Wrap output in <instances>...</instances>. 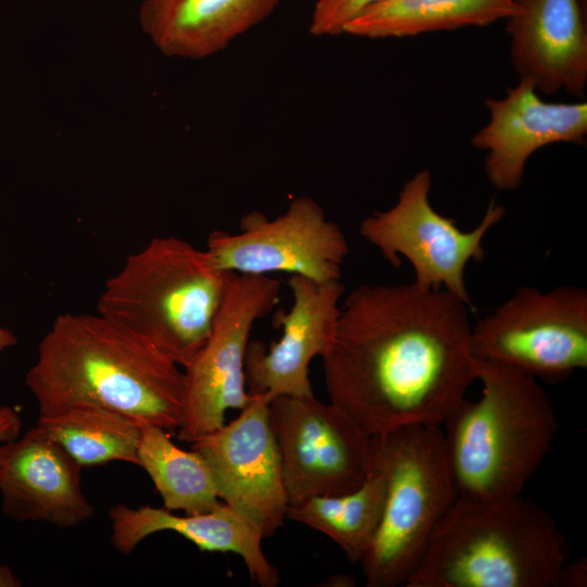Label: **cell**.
Masks as SVG:
<instances>
[{
  "label": "cell",
  "instance_id": "obj_7",
  "mask_svg": "<svg viewBox=\"0 0 587 587\" xmlns=\"http://www.w3.org/2000/svg\"><path fill=\"white\" fill-rule=\"evenodd\" d=\"M476 359L555 384L587 367V290L521 286L471 329Z\"/></svg>",
  "mask_w": 587,
  "mask_h": 587
},
{
  "label": "cell",
  "instance_id": "obj_26",
  "mask_svg": "<svg viewBox=\"0 0 587 587\" xmlns=\"http://www.w3.org/2000/svg\"><path fill=\"white\" fill-rule=\"evenodd\" d=\"M20 580L12 574L10 569L0 565V586H20Z\"/></svg>",
  "mask_w": 587,
  "mask_h": 587
},
{
  "label": "cell",
  "instance_id": "obj_5",
  "mask_svg": "<svg viewBox=\"0 0 587 587\" xmlns=\"http://www.w3.org/2000/svg\"><path fill=\"white\" fill-rule=\"evenodd\" d=\"M233 274L184 239L155 237L107 280L97 313L184 367L208 339Z\"/></svg>",
  "mask_w": 587,
  "mask_h": 587
},
{
  "label": "cell",
  "instance_id": "obj_16",
  "mask_svg": "<svg viewBox=\"0 0 587 587\" xmlns=\"http://www.w3.org/2000/svg\"><path fill=\"white\" fill-rule=\"evenodd\" d=\"M507 21L512 66L537 91L582 98L587 84V33L578 0H516Z\"/></svg>",
  "mask_w": 587,
  "mask_h": 587
},
{
  "label": "cell",
  "instance_id": "obj_25",
  "mask_svg": "<svg viewBox=\"0 0 587 587\" xmlns=\"http://www.w3.org/2000/svg\"><path fill=\"white\" fill-rule=\"evenodd\" d=\"M21 426L22 421L13 409L10 407L0 408V442L17 438Z\"/></svg>",
  "mask_w": 587,
  "mask_h": 587
},
{
  "label": "cell",
  "instance_id": "obj_20",
  "mask_svg": "<svg viewBox=\"0 0 587 587\" xmlns=\"http://www.w3.org/2000/svg\"><path fill=\"white\" fill-rule=\"evenodd\" d=\"M36 425L82 466L113 461L139 465L137 449L141 425L116 411L76 403L39 415Z\"/></svg>",
  "mask_w": 587,
  "mask_h": 587
},
{
  "label": "cell",
  "instance_id": "obj_15",
  "mask_svg": "<svg viewBox=\"0 0 587 587\" xmlns=\"http://www.w3.org/2000/svg\"><path fill=\"white\" fill-rule=\"evenodd\" d=\"M82 465L37 425L0 445L2 510L17 521L68 528L95 514L82 489Z\"/></svg>",
  "mask_w": 587,
  "mask_h": 587
},
{
  "label": "cell",
  "instance_id": "obj_6",
  "mask_svg": "<svg viewBox=\"0 0 587 587\" xmlns=\"http://www.w3.org/2000/svg\"><path fill=\"white\" fill-rule=\"evenodd\" d=\"M385 478L376 532L360 564L367 587L405 586L459 497L440 426L410 425L371 437Z\"/></svg>",
  "mask_w": 587,
  "mask_h": 587
},
{
  "label": "cell",
  "instance_id": "obj_14",
  "mask_svg": "<svg viewBox=\"0 0 587 587\" xmlns=\"http://www.w3.org/2000/svg\"><path fill=\"white\" fill-rule=\"evenodd\" d=\"M489 121L472 138L486 151L484 170L498 190H513L523 180L528 159L557 143H586L587 103L544 101L532 83L521 79L503 98L485 100Z\"/></svg>",
  "mask_w": 587,
  "mask_h": 587
},
{
  "label": "cell",
  "instance_id": "obj_27",
  "mask_svg": "<svg viewBox=\"0 0 587 587\" xmlns=\"http://www.w3.org/2000/svg\"><path fill=\"white\" fill-rule=\"evenodd\" d=\"M17 339L12 332L7 328L0 327V352L8 347L16 345Z\"/></svg>",
  "mask_w": 587,
  "mask_h": 587
},
{
  "label": "cell",
  "instance_id": "obj_11",
  "mask_svg": "<svg viewBox=\"0 0 587 587\" xmlns=\"http://www.w3.org/2000/svg\"><path fill=\"white\" fill-rule=\"evenodd\" d=\"M270 420L282 460L288 505L358 488L371 467V437L333 403L314 395L277 396Z\"/></svg>",
  "mask_w": 587,
  "mask_h": 587
},
{
  "label": "cell",
  "instance_id": "obj_23",
  "mask_svg": "<svg viewBox=\"0 0 587 587\" xmlns=\"http://www.w3.org/2000/svg\"><path fill=\"white\" fill-rule=\"evenodd\" d=\"M382 1L385 0H316L309 32L316 37L344 34L347 24Z\"/></svg>",
  "mask_w": 587,
  "mask_h": 587
},
{
  "label": "cell",
  "instance_id": "obj_21",
  "mask_svg": "<svg viewBox=\"0 0 587 587\" xmlns=\"http://www.w3.org/2000/svg\"><path fill=\"white\" fill-rule=\"evenodd\" d=\"M385 498V478L371 458L364 482L354 490L314 496L288 505L286 516L335 541L347 560L360 563L378 526Z\"/></svg>",
  "mask_w": 587,
  "mask_h": 587
},
{
  "label": "cell",
  "instance_id": "obj_19",
  "mask_svg": "<svg viewBox=\"0 0 587 587\" xmlns=\"http://www.w3.org/2000/svg\"><path fill=\"white\" fill-rule=\"evenodd\" d=\"M516 9V0H385L347 24L344 34L376 39L486 26Z\"/></svg>",
  "mask_w": 587,
  "mask_h": 587
},
{
  "label": "cell",
  "instance_id": "obj_13",
  "mask_svg": "<svg viewBox=\"0 0 587 587\" xmlns=\"http://www.w3.org/2000/svg\"><path fill=\"white\" fill-rule=\"evenodd\" d=\"M288 287L292 303L273 317L274 326L282 329L279 340L268 348L261 340L248 344L245 374L250 395L312 396L309 365L334 340L345 292L341 282L317 283L290 275Z\"/></svg>",
  "mask_w": 587,
  "mask_h": 587
},
{
  "label": "cell",
  "instance_id": "obj_17",
  "mask_svg": "<svg viewBox=\"0 0 587 587\" xmlns=\"http://www.w3.org/2000/svg\"><path fill=\"white\" fill-rule=\"evenodd\" d=\"M109 519L111 542L124 555H129L148 536L170 530L193 542L201 551L238 554L251 579L261 587L279 584L277 569L263 553L261 532L223 501L209 512L186 515H176L166 508L133 509L117 503L110 508Z\"/></svg>",
  "mask_w": 587,
  "mask_h": 587
},
{
  "label": "cell",
  "instance_id": "obj_10",
  "mask_svg": "<svg viewBox=\"0 0 587 587\" xmlns=\"http://www.w3.org/2000/svg\"><path fill=\"white\" fill-rule=\"evenodd\" d=\"M204 250L222 271L280 272L327 283L340 280L350 248L341 228L326 217L322 207L311 197L299 196L275 218L251 211L241 216L238 232H211Z\"/></svg>",
  "mask_w": 587,
  "mask_h": 587
},
{
  "label": "cell",
  "instance_id": "obj_22",
  "mask_svg": "<svg viewBox=\"0 0 587 587\" xmlns=\"http://www.w3.org/2000/svg\"><path fill=\"white\" fill-rule=\"evenodd\" d=\"M138 461L160 494L164 508L186 514L205 513L222 503L212 473L195 450L178 448L167 430L141 425Z\"/></svg>",
  "mask_w": 587,
  "mask_h": 587
},
{
  "label": "cell",
  "instance_id": "obj_1",
  "mask_svg": "<svg viewBox=\"0 0 587 587\" xmlns=\"http://www.w3.org/2000/svg\"><path fill=\"white\" fill-rule=\"evenodd\" d=\"M469 311L413 282L354 288L321 357L329 402L369 437L441 427L476 382Z\"/></svg>",
  "mask_w": 587,
  "mask_h": 587
},
{
  "label": "cell",
  "instance_id": "obj_8",
  "mask_svg": "<svg viewBox=\"0 0 587 587\" xmlns=\"http://www.w3.org/2000/svg\"><path fill=\"white\" fill-rule=\"evenodd\" d=\"M430 172L421 170L402 186L396 203L364 217L360 235L394 267L410 262L413 283L432 290H446L475 307L465 284L471 261L486 255L483 240L504 216V208L492 200L476 227L462 230L452 217L437 212L429 201Z\"/></svg>",
  "mask_w": 587,
  "mask_h": 587
},
{
  "label": "cell",
  "instance_id": "obj_9",
  "mask_svg": "<svg viewBox=\"0 0 587 587\" xmlns=\"http://www.w3.org/2000/svg\"><path fill=\"white\" fill-rule=\"evenodd\" d=\"M280 283L268 275L234 273L211 333L183 367L184 401L178 438L192 442L225 424L229 409L252 400L246 387L245 358L257 321L279 301Z\"/></svg>",
  "mask_w": 587,
  "mask_h": 587
},
{
  "label": "cell",
  "instance_id": "obj_18",
  "mask_svg": "<svg viewBox=\"0 0 587 587\" xmlns=\"http://www.w3.org/2000/svg\"><path fill=\"white\" fill-rule=\"evenodd\" d=\"M279 0H143L142 29L167 57L203 59L265 21Z\"/></svg>",
  "mask_w": 587,
  "mask_h": 587
},
{
  "label": "cell",
  "instance_id": "obj_4",
  "mask_svg": "<svg viewBox=\"0 0 587 587\" xmlns=\"http://www.w3.org/2000/svg\"><path fill=\"white\" fill-rule=\"evenodd\" d=\"M476 380L480 398L462 400L442 424L459 494L485 501L521 496L559 429L552 402L537 379L503 364L476 359Z\"/></svg>",
  "mask_w": 587,
  "mask_h": 587
},
{
  "label": "cell",
  "instance_id": "obj_3",
  "mask_svg": "<svg viewBox=\"0 0 587 587\" xmlns=\"http://www.w3.org/2000/svg\"><path fill=\"white\" fill-rule=\"evenodd\" d=\"M567 559L557 522L536 502L459 495L405 587H557Z\"/></svg>",
  "mask_w": 587,
  "mask_h": 587
},
{
  "label": "cell",
  "instance_id": "obj_12",
  "mask_svg": "<svg viewBox=\"0 0 587 587\" xmlns=\"http://www.w3.org/2000/svg\"><path fill=\"white\" fill-rule=\"evenodd\" d=\"M240 414L191 444L207 462L221 501L247 517L263 538L287 519L279 447L266 394L252 395Z\"/></svg>",
  "mask_w": 587,
  "mask_h": 587
},
{
  "label": "cell",
  "instance_id": "obj_2",
  "mask_svg": "<svg viewBox=\"0 0 587 587\" xmlns=\"http://www.w3.org/2000/svg\"><path fill=\"white\" fill-rule=\"evenodd\" d=\"M25 384L39 415L91 403L165 430L182 420L183 367L99 313L57 316Z\"/></svg>",
  "mask_w": 587,
  "mask_h": 587
},
{
  "label": "cell",
  "instance_id": "obj_24",
  "mask_svg": "<svg viewBox=\"0 0 587 587\" xmlns=\"http://www.w3.org/2000/svg\"><path fill=\"white\" fill-rule=\"evenodd\" d=\"M587 583V562L580 558L574 562L566 561L562 566L557 587H583Z\"/></svg>",
  "mask_w": 587,
  "mask_h": 587
}]
</instances>
